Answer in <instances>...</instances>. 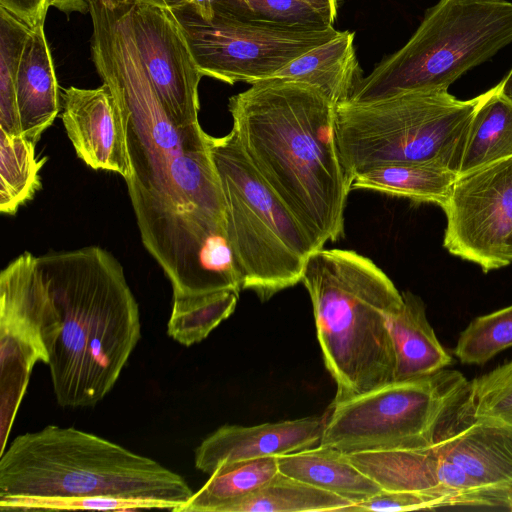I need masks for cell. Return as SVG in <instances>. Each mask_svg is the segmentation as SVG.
I'll use <instances>...</instances> for the list:
<instances>
[{
    "label": "cell",
    "mask_w": 512,
    "mask_h": 512,
    "mask_svg": "<svg viewBox=\"0 0 512 512\" xmlns=\"http://www.w3.org/2000/svg\"><path fill=\"white\" fill-rule=\"evenodd\" d=\"M238 297L227 290L173 302L168 335L184 346L201 342L234 312Z\"/></svg>",
    "instance_id": "cell-27"
},
{
    "label": "cell",
    "mask_w": 512,
    "mask_h": 512,
    "mask_svg": "<svg viewBox=\"0 0 512 512\" xmlns=\"http://www.w3.org/2000/svg\"><path fill=\"white\" fill-rule=\"evenodd\" d=\"M210 150L221 183L226 229L243 289L262 300L301 281L315 248L300 223L247 158L233 129L211 136Z\"/></svg>",
    "instance_id": "cell-8"
},
{
    "label": "cell",
    "mask_w": 512,
    "mask_h": 512,
    "mask_svg": "<svg viewBox=\"0 0 512 512\" xmlns=\"http://www.w3.org/2000/svg\"><path fill=\"white\" fill-rule=\"evenodd\" d=\"M132 35L146 72L170 119L199 125V71L173 9L149 3L126 6Z\"/></svg>",
    "instance_id": "cell-13"
},
{
    "label": "cell",
    "mask_w": 512,
    "mask_h": 512,
    "mask_svg": "<svg viewBox=\"0 0 512 512\" xmlns=\"http://www.w3.org/2000/svg\"><path fill=\"white\" fill-rule=\"evenodd\" d=\"M174 12L201 74L228 84L270 79L297 57L341 32L334 27L305 30L254 25L215 15L201 17L188 4Z\"/></svg>",
    "instance_id": "cell-10"
},
{
    "label": "cell",
    "mask_w": 512,
    "mask_h": 512,
    "mask_svg": "<svg viewBox=\"0 0 512 512\" xmlns=\"http://www.w3.org/2000/svg\"><path fill=\"white\" fill-rule=\"evenodd\" d=\"M169 509L167 503L146 499L115 497H6L0 498L1 511H62Z\"/></svg>",
    "instance_id": "cell-31"
},
{
    "label": "cell",
    "mask_w": 512,
    "mask_h": 512,
    "mask_svg": "<svg viewBox=\"0 0 512 512\" xmlns=\"http://www.w3.org/2000/svg\"><path fill=\"white\" fill-rule=\"evenodd\" d=\"M193 493L159 462L74 427L48 425L21 434L1 452L0 498L146 499L179 512Z\"/></svg>",
    "instance_id": "cell-5"
},
{
    "label": "cell",
    "mask_w": 512,
    "mask_h": 512,
    "mask_svg": "<svg viewBox=\"0 0 512 512\" xmlns=\"http://www.w3.org/2000/svg\"><path fill=\"white\" fill-rule=\"evenodd\" d=\"M276 458L279 472L333 493L353 504L383 490L359 470L346 454L329 446L319 444Z\"/></svg>",
    "instance_id": "cell-19"
},
{
    "label": "cell",
    "mask_w": 512,
    "mask_h": 512,
    "mask_svg": "<svg viewBox=\"0 0 512 512\" xmlns=\"http://www.w3.org/2000/svg\"><path fill=\"white\" fill-rule=\"evenodd\" d=\"M132 2L149 3L157 6L171 8L174 10L180 6L185 5L187 3V0H131V3Z\"/></svg>",
    "instance_id": "cell-36"
},
{
    "label": "cell",
    "mask_w": 512,
    "mask_h": 512,
    "mask_svg": "<svg viewBox=\"0 0 512 512\" xmlns=\"http://www.w3.org/2000/svg\"><path fill=\"white\" fill-rule=\"evenodd\" d=\"M511 43V1L439 0L408 42L359 81L347 102L448 91L462 75Z\"/></svg>",
    "instance_id": "cell-7"
},
{
    "label": "cell",
    "mask_w": 512,
    "mask_h": 512,
    "mask_svg": "<svg viewBox=\"0 0 512 512\" xmlns=\"http://www.w3.org/2000/svg\"><path fill=\"white\" fill-rule=\"evenodd\" d=\"M468 386L461 372L445 368L333 402L320 444L344 454L430 447L454 418Z\"/></svg>",
    "instance_id": "cell-9"
},
{
    "label": "cell",
    "mask_w": 512,
    "mask_h": 512,
    "mask_svg": "<svg viewBox=\"0 0 512 512\" xmlns=\"http://www.w3.org/2000/svg\"><path fill=\"white\" fill-rule=\"evenodd\" d=\"M498 84L499 92L512 102V69Z\"/></svg>",
    "instance_id": "cell-37"
},
{
    "label": "cell",
    "mask_w": 512,
    "mask_h": 512,
    "mask_svg": "<svg viewBox=\"0 0 512 512\" xmlns=\"http://www.w3.org/2000/svg\"><path fill=\"white\" fill-rule=\"evenodd\" d=\"M512 347V305L473 319L460 333L453 353L463 364L484 365Z\"/></svg>",
    "instance_id": "cell-30"
},
{
    "label": "cell",
    "mask_w": 512,
    "mask_h": 512,
    "mask_svg": "<svg viewBox=\"0 0 512 512\" xmlns=\"http://www.w3.org/2000/svg\"><path fill=\"white\" fill-rule=\"evenodd\" d=\"M512 157V102L499 84L484 92L469 123L457 175Z\"/></svg>",
    "instance_id": "cell-21"
},
{
    "label": "cell",
    "mask_w": 512,
    "mask_h": 512,
    "mask_svg": "<svg viewBox=\"0 0 512 512\" xmlns=\"http://www.w3.org/2000/svg\"><path fill=\"white\" fill-rule=\"evenodd\" d=\"M352 502L277 472L263 486L222 508L221 512L347 511Z\"/></svg>",
    "instance_id": "cell-24"
},
{
    "label": "cell",
    "mask_w": 512,
    "mask_h": 512,
    "mask_svg": "<svg viewBox=\"0 0 512 512\" xmlns=\"http://www.w3.org/2000/svg\"><path fill=\"white\" fill-rule=\"evenodd\" d=\"M442 507H452V503L445 497L414 492L381 490L376 495L351 505L347 511H413L432 510Z\"/></svg>",
    "instance_id": "cell-32"
},
{
    "label": "cell",
    "mask_w": 512,
    "mask_h": 512,
    "mask_svg": "<svg viewBox=\"0 0 512 512\" xmlns=\"http://www.w3.org/2000/svg\"><path fill=\"white\" fill-rule=\"evenodd\" d=\"M31 27L0 8V130L22 136L16 100V75Z\"/></svg>",
    "instance_id": "cell-29"
},
{
    "label": "cell",
    "mask_w": 512,
    "mask_h": 512,
    "mask_svg": "<svg viewBox=\"0 0 512 512\" xmlns=\"http://www.w3.org/2000/svg\"><path fill=\"white\" fill-rule=\"evenodd\" d=\"M89 2L90 0H47V5L65 12H86L89 11Z\"/></svg>",
    "instance_id": "cell-34"
},
{
    "label": "cell",
    "mask_w": 512,
    "mask_h": 512,
    "mask_svg": "<svg viewBox=\"0 0 512 512\" xmlns=\"http://www.w3.org/2000/svg\"><path fill=\"white\" fill-rule=\"evenodd\" d=\"M278 471L274 456L222 465L179 512H221L226 505L263 486Z\"/></svg>",
    "instance_id": "cell-25"
},
{
    "label": "cell",
    "mask_w": 512,
    "mask_h": 512,
    "mask_svg": "<svg viewBox=\"0 0 512 512\" xmlns=\"http://www.w3.org/2000/svg\"><path fill=\"white\" fill-rule=\"evenodd\" d=\"M430 448L439 485L460 506L512 511V433L456 412Z\"/></svg>",
    "instance_id": "cell-12"
},
{
    "label": "cell",
    "mask_w": 512,
    "mask_h": 512,
    "mask_svg": "<svg viewBox=\"0 0 512 512\" xmlns=\"http://www.w3.org/2000/svg\"><path fill=\"white\" fill-rule=\"evenodd\" d=\"M353 32L343 31L328 42L297 57L272 78L292 80L317 89L335 106L349 100L363 78Z\"/></svg>",
    "instance_id": "cell-18"
},
{
    "label": "cell",
    "mask_w": 512,
    "mask_h": 512,
    "mask_svg": "<svg viewBox=\"0 0 512 512\" xmlns=\"http://www.w3.org/2000/svg\"><path fill=\"white\" fill-rule=\"evenodd\" d=\"M402 297L401 308L389 320L395 356L393 381L429 376L452 363L427 319L422 299L409 291Z\"/></svg>",
    "instance_id": "cell-17"
},
{
    "label": "cell",
    "mask_w": 512,
    "mask_h": 512,
    "mask_svg": "<svg viewBox=\"0 0 512 512\" xmlns=\"http://www.w3.org/2000/svg\"><path fill=\"white\" fill-rule=\"evenodd\" d=\"M104 7L110 10H116L121 7L127 6L131 0H98Z\"/></svg>",
    "instance_id": "cell-38"
},
{
    "label": "cell",
    "mask_w": 512,
    "mask_h": 512,
    "mask_svg": "<svg viewBox=\"0 0 512 512\" xmlns=\"http://www.w3.org/2000/svg\"><path fill=\"white\" fill-rule=\"evenodd\" d=\"M15 88L22 134L36 145L60 110L59 86L43 24L33 27L24 43Z\"/></svg>",
    "instance_id": "cell-16"
},
{
    "label": "cell",
    "mask_w": 512,
    "mask_h": 512,
    "mask_svg": "<svg viewBox=\"0 0 512 512\" xmlns=\"http://www.w3.org/2000/svg\"><path fill=\"white\" fill-rule=\"evenodd\" d=\"M228 109L247 158L315 250L343 236L352 189L336 142V106L308 84L270 78L230 97Z\"/></svg>",
    "instance_id": "cell-3"
},
{
    "label": "cell",
    "mask_w": 512,
    "mask_h": 512,
    "mask_svg": "<svg viewBox=\"0 0 512 512\" xmlns=\"http://www.w3.org/2000/svg\"><path fill=\"white\" fill-rule=\"evenodd\" d=\"M0 8L31 28L43 24L49 9L47 0H0Z\"/></svg>",
    "instance_id": "cell-33"
},
{
    "label": "cell",
    "mask_w": 512,
    "mask_h": 512,
    "mask_svg": "<svg viewBox=\"0 0 512 512\" xmlns=\"http://www.w3.org/2000/svg\"><path fill=\"white\" fill-rule=\"evenodd\" d=\"M313 8L324 13L330 19L335 21L337 15V0H301Z\"/></svg>",
    "instance_id": "cell-35"
},
{
    "label": "cell",
    "mask_w": 512,
    "mask_h": 512,
    "mask_svg": "<svg viewBox=\"0 0 512 512\" xmlns=\"http://www.w3.org/2000/svg\"><path fill=\"white\" fill-rule=\"evenodd\" d=\"M61 119L77 156L95 170L133 176L120 107L108 85L70 86L61 94Z\"/></svg>",
    "instance_id": "cell-14"
},
{
    "label": "cell",
    "mask_w": 512,
    "mask_h": 512,
    "mask_svg": "<svg viewBox=\"0 0 512 512\" xmlns=\"http://www.w3.org/2000/svg\"><path fill=\"white\" fill-rule=\"evenodd\" d=\"M325 422V416H309L254 426L225 424L198 446L195 466L210 475L222 465L277 457L317 446Z\"/></svg>",
    "instance_id": "cell-15"
},
{
    "label": "cell",
    "mask_w": 512,
    "mask_h": 512,
    "mask_svg": "<svg viewBox=\"0 0 512 512\" xmlns=\"http://www.w3.org/2000/svg\"><path fill=\"white\" fill-rule=\"evenodd\" d=\"M301 282L337 386L334 402L393 382L389 320L403 297L382 269L355 251L322 248L308 257Z\"/></svg>",
    "instance_id": "cell-4"
},
{
    "label": "cell",
    "mask_w": 512,
    "mask_h": 512,
    "mask_svg": "<svg viewBox=\"0 0 512 512\" xmlns=\"http://www.w3.org/2000/svg\"><path fill=\"white\" fill-rule=\"evenodd\" d=\"M484 93L460 100L448 91H412L336 106L335 135L352 184L373 168L428 163L457 174L471 118Z\"/></svg>",
    "instance_id": "cell-6"
},
{
    "label": "cell",
    "mask_w": 512,
    "mask_h": 512,
    "mask_svg": "<svg viewBox=\"0 0 512 512\" xmlns=\"http://www.w3.org/2000/svg\"><path fill=\"white\" fill-rule=\"evenodd\" d=\"M457 415L512 433V360L469 381Z\"/></svg>",
    "instance_id": "cell-28"
},
{
    "label": "cell",
    "mask_w": 512,
    "mask_h": 512,
    "mask_svg": "<svg viewBox=\"0 0 512 512\" xmlns=\"http://www.w3.org/2000/svg\"><path fill=\"white\" fill-rule=\"evenodd\" d=\"M348 459L383 490L422 492L456 500L438 483L430 447L415 450L371 451L346 454Z\"/></svg>",
    "instance_id": "cell-20"
},
{
    "label": "cell",
    "mask_w": 512,
    "mask_h": 512,
    "mask_svg": "<svg viewBox=\"0 0 512 512\" xmlns=\"http://www.w3.org/2000/svg\"><path fill=\"white\" fill-rule=\"evenodd\" d=\"M510 246H511V249H512V237H511V240H510Z\"/></svg>",
    "instance_id": "cell-39"
},
{
    "label": "cell",
    "mask_w": 512,
    "mask_h": 512,
    "mask_svg": "<svg viewBox=\"0 0 512 512\" xmlns=\"http://www.w3.org/2000/svg\"><path fill=\"white\" fill-rule=\"evenodd\" d=\"M91 56L120 107L133 176L126 181L141 240L162 268L191 260L226 225L225 201L201 125L177 126L137 50L126 10L92 17Z\"/></svg>",
    "instance_id": "cell-1"
},
{
    "label": "cell",
    "mask_w": 512,
    "mask_h": 512,
    "mask_svg": "<svg viewBox=\"0 0 512 512\" xmlns=\"http://www.w3.org/2000/svg\"><path fill=\"white\" fill-rule=\"evenodd\" d=\"M442 209L450 254L484 273L512 262V157L459 175Z\"/></svg>",
    "instance_id": "cell-11"
},
{
    "label": "cell",
    "mask_w": 512,
    "mask_h": 512,
    "mask_svg": "<svg viewBox=\"0 0 512 512\" xmlns=\"http://www.w3.org/2000/svg\"><path fill=\"white\" fill-rule=\"evenodd\" d=\"M35 144L0 130V212L14 215L41 188L46 158L37 159Z\"/></svg>",
    "instance_id": "cell-26"
},
{
    "label": "cell",
    "mask_w": 512,
    "mask_h": 512,
    "mask_svg": "<svg viewBox=\"0 0 512 512\" xmlns=\"http://www.w3.org/2000/svg\"><path fill=\"white\" fill-rule=\"evenodd\" d=\"M199 16L215 15L243 23L321 30L334 21L301 0H187Z\"/></svg>",
    "instance_id": "cell-23"
},
{
    "label": "cell",
    "mask_w": 512,
    "mask_h": 512,
    "mask_svg": "<svg viewBox=\"0 0 512 512\" xmlns=\"http://www.w3.org/2000/svg\"><path fill=\"white\" fill-rule=\"evenodd\" d=\"M458 175L428 163H395L357 175L351 189L376 191L418 203L445 205Z\"/></svg>",
    "instance_id": "cell-22"
},
{
    "label": "cell",
    "mask_w": 512,
    "mask_h": 512,
    "mask_svg": "<svg viewBox=\"0 0 512 512\" xmlns=\"http://www.w3.org/2000/svg\"><path fill=\"white\" fill-rule=\"evenodd\" d=\"M0 312L35 340L64 408L103 400L141 337L138 303L123 267L95 245L20 254L0 273Z\"/></svg>",
    "instance_id": "cell-2"
}]
</instances>
